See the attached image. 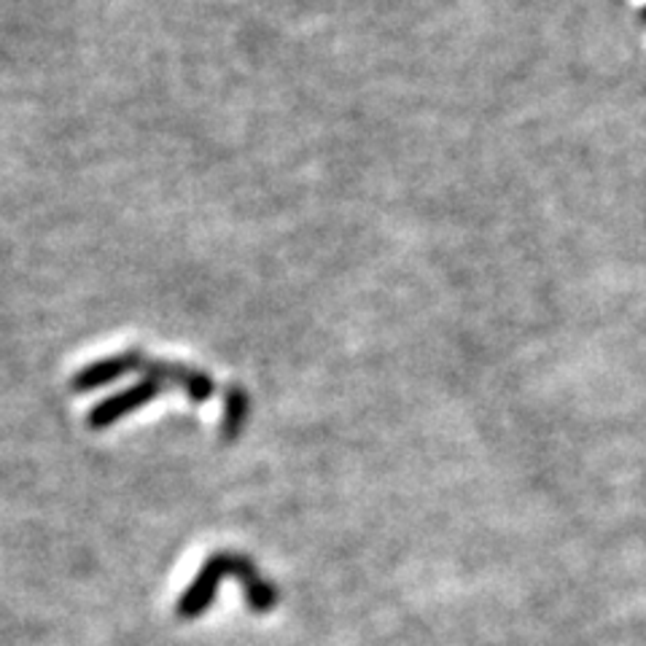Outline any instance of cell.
I'll use <instances>...</instances> for the list:
<instances>
[{"mask_svg":"<svg viewBox=\"0 0 646 646\" xmlns=\"http://www.w3.org/2000/svg\"><path fill=\"white\" fill-rule=\"evenodd\" d=\"M116 358V367H119L121 375L125 372H146L154 380H173L175 386H181L189 394L192 401H205L213 396V383L208 375L197 369H186L181 364H164V362H154V358H146L143 353L138 351H127Z\"/></svg>","mask_w":646,"mask_h":646,"instance_id":"6da1fadb","label":"cell"},{"mask_svg":"<svg viewBox=\"0 0 646 646\" xmlns=\"http://www.w3.org/2000/svg\"><path fill=\"white\" fill-rule=\"evenodd\" d=\"M162 394V380H154V377H146L143 383H138L136 388H127V391L111 396V399L100 401L93 412H89L87 423L93 429H106V426L116 423L119 418L130 416L138 407H143L146 401L157 399Z\"/></svg>","mask_w":646,"mask_h":646,"instance_id":"7a4b0ae2","label":"cell"},{"mask_svg":"<svg viewBox=\"0 0 646 646\" xmlns=\"http://www.w3.org/2000/svg\"><path fill=\"white\" fill-rule=\"evenodd\" d=\"M229 563L232 555H216V558H211L208 563L203 566V571H200L197 579L189 584L184 599L179 603L181 617H197V614H203L205 609L211 606L218 584H222V579L229 574Z\"/></svg>","mask_w":646,"mask_h":646,"instance_id":"3957f363","label":"cell"},{"mask_svg":"<svg viewBox=\"0 0 646 646\" xmlns=\"http://www.w3.org/2000/svg\"><path fill=\"white\" fill-rule=\"evenodd\" d=\"M248 416V399L240 388H232L227 396V418H224V439H235L240 434L243 420Z\"/></svg>","mask_w":646,"mask_h":646,"instance_id":"277c9868","label":"cell"},{"mask_svg":"<svg viewBox=\"0 0 646 646\" xmlns=\"http://www.w3.org/2000/svg\"><path fill=\"white\" fill-rule=\"evenodd\" d=\"M642 14H644V20H646V6H644V11H642Z\"/></svg>","mask_w":646,"mask_h":646,"instance_id":"5b68a950","label":"cell"}]
</instances>
